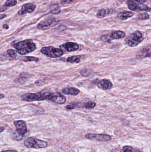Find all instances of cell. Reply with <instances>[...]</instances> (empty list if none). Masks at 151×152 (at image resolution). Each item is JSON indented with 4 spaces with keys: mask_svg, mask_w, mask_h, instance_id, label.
<instances>
[{
    "mask_svg": "<svg viewBox=\"0 0 151 152\" xmlns=\"http://www.w3.org/2000/svg\"><path fill=\"white\" fill-rule=\"evenodd\" d=\"M80 56H73L71 57H69L67 58V61L71 64L74 63H78L80 61Z\"/></svg>",
    "mask_w": 151,
    "mask_h": 152,
    "instance_id": "18",
    "label": "cell"
},
{
    "mask_svg": "<svg viewBox=\"0 0 151 152\" xmlns=\"http://www.w3.org/2000/svg\"><path fill=\"white\" fill-rule=\"evenodd\" d=\"M4 97H5V96H4V94H0V99H1L3 98Z\"/></svg>",
    "mask_w": 151,
    "mask_h": 152,
    "instance_id": "37",
    "label": "cell"
},
{
    "mask_svg": "<svg viewBox=\"0 0 151 152\" xmlns=\"http://www.w3.org/2000/svg\"><path fill=\"white\" fill-rule=\"evenodd\" d=\"M79 45L76 43L68 42L60 46L61 49L64 50L68 52H72L78 50L79 49Z\"/></svg>",
    "mask_w": 151,
    "mask_h": 152,
    "instance_id": "10",
    "label": "cell"
},
{
    "mask_svg": "<svg viewBox=\"0 0 151 152\" xmlns=\"http://www.w3.org/2000/svg\"><path fill=\"white\" fill-rule=\"evenodd\" d=\"M126 34L124 32L121 30L114 31L111 33L109 35L111 40H117V39H122L125 37Z\"/></svg>",
    "mask_w": 151,
    "mask_h": 152,
    "instance_id": "16",
    "label": "cell"
},
{
    "mask_svg": "<svg viewBox=\"0 0 151 152\" xmlns=\"http://www.w3.org/2000/svg\"><path fill=\"white\" fill-rule=\"evenodd\" d=\"M62 92L65 95L76 96L80 92V90L77 88L74 87H68L65 88L62 90Z\"/></svg>",
    "mask_w": 151,
    "mask_h": 152,
    "instance_id": "15",
    "label": "cell"
},
{
    "mask_svg": "<svg viewBox=\"0 0 151 152\" xmlns=\"http://www.w3.org/2000/svg\"><path fill=\"white\" fill-rule=\"evenodd\" d=\"M7 8L8 7H7L6 6H5L4 5H2V6L0 7V12H4V11L6 10Z\"/></svg>",
    "mask_w": 151,
    "mask_h": 152,
    "instance_id": "30",
    "label": "cell"
},
{
    "mask_svg": "<svg viewBox=\"0 0 151 152\" xmlns=\"http://www.w3.org/2000/svg\"><path fill=\"white\" fill-rule=\"evenodd\" d=\"M85 137L88 139L97 140L98 141L106 142L111 140V136L106 134H92L89 133L85 135Z\"/></svg>",
    "mask_w": 151,
    "mask_h": 152,
    "instance_id": "7",
    "label": "cell"
},
{
    "mask_svg": "<svg viewBox=\"0 0 151 152\" xmlns=\"http://www.w3.org/2000/svg\"><path fill=\"white\" fill-rule=\"evenodd\" d=\"M3 28H5V29H8L9 28V26L8 25H7V24H4V25H3Z\"/></svg>",
    "mask_w": 151,
    "mask_h": 152,
    "instance_id": "35",
    "label": "cell"
},
{
    "mask_svg": "<svg viewBox=\"0 0 151 152\" xmlns=\"http://www.w3.org/2000/svg\"><path fill=\"white\" fill-rule=\"evenodd\" d=\"M41 52L47 57L53 58L60 57L63 54V50L53 46L43 47L41 49Z\"/></svg>",
    "mask_w": 151,
    "mask_h": 152,
    "instance_id": "5",
    "label": "cell"
},
{
    "mask_svg": "<svg viewBox=\"0 0 151 152\" xmlns=\"http://www.w3.org/2000/svg\"><path fill=\"white\" fill-rule=\"evenodd\" d=\"M53 92L47 90H42L37 93H28L24 94L21 97L23 101L32 102V101H41V100H50Z\"/></svg>",
    "mask_w": 151,
    "mask_h": 152,
    "instance_id": "1",
    "label": "cell"
},
{
    "mask_svg": "<svg viewBox=\"0 0 151 152\" xmlns=\"http://www.w3.org/2000/svg\"><path fill=\"white\" fill-rule=\"evenodd\" d=\"M24 145L28 148H45L48 145L47 141L41 140L34 137H30L26 139L24 142Z\"/></svg>",
    "mask_w": 151,
    "mask_h": 152,
    "instance_id": "3",
    "label": "cell"
},
{
    "mask_svg": "<svg viewBox=\"0 0 151 152\" xmlns=\"http://www.w3.org/2000/svg\"><path fill=\"white\" fill-rule=\"evenodd\" d=\"M20 59L25 62H29V61L38 62L39 60L38 58L34 57H30V56H24V57H20Z\"/></svg>",
    "mask_w": 151,
    "mask_h": 152,
    "instance_id": "19",
    "label": "cell"
},
{
    "mask_svg": "<svg viewBox=\"0 0 151 152\" xmlns=\"http://www.w3.org/2000/svg\"><path fill=\"white\" fill-rule=\"evenodd\" d=\"M13 47L17 52L21 55H25L34 51L36 49V45L32 39H26L14 44Z\"/></svg>",
    "mask_w": 151,
    "mask_h": 152,
    "instance_id": "2",
    "label": "cell"
},
{
    "mask_svg": "<svg viewBox=\"0 0 151 152\" xmlns=\"http://www.w3.org/2000/svg\"><path fill=\"white\" fill-rule=\"evenodd\" d=\"M17 0H7L4 5L7 7H13L17 4Z\"/></svg>",
    "mask_w": 151,
    "mask_h": 152,
    "instance_id": "25",
    "label": "cell"
},
{
    "mask_svg": "<svg viewBox=\"0 0 151 152\" xmlns=\"http://www.w3.org/2000/svg\"><path fill=\"white\" fill-rule=\"evenodd\" d=\"M7 16L6 14H0V20H2L5 18Z\"/></svg>",
    "mask_w": 151,
    "mask_h": 152,
    "instance_id": "33",
    "label": "cell"
},
{
    "mask_svg": "<svg viewBox=\"0 0 151 152\" xmlns=\"http://www.w3.org/2000/svg\"><path fill=\"white\" fill-rule=\"evenodd\" d=\"M60 12L61 9L60 6H55L50 11V13L53 15H58Z\"/></svg>",
    "mask_w": 151,
    "mask_h": 152,
    "instance_id": "27",
    "label": "cell"
},
{
    "mask_svg": "<svg viewBox=\"0 0 151 152\" xmlns=\"http://www.w3.org/2000/svg\"><path fill=\"white\" fill-rule=\"evenodd\" d=\"M50 100L56 104L61 105L65 103L66 98L60 92H53Z\"/></svg>",
    "mask_w": 151,
    "mask_h": 152,
    "instance_id": "12",
    "label": "cell"
},
{
    "mask_svg": "<svg viewBox=\"0 0 151 152\" xmlns=\"http://www.w3.org/2000/svg\"><path fill=\"white\" fill-rule=\"evenodd\" d=\"M80 73L83 76L88 77V76H90L91 75V74L93 72L91 69L85 68V69L81 70L80 71Z\"/></svg>",
    "mask_w": 151,
    "mask_h": 152,
    "instance_id": "21",
    "label": "cell"
},
{
    "mask_svg": "<svg viewBox=\"0 0 151 152\" xmlns=\"http://www.w3.org/2000/svg\"><path fill=\"white\" fill-rule=\"evenodd\" d=\"M151 8L150 7L147 6L146 4H139L138 7L137 11H145L146 12H150L151 11Z\"/></svg>",
    "mask_w": 151,
    "mask_h": 152,
    "instance_id": "22",
    "label": "cell"
},
{
    "mask_svg": "<svg viewBox=\"0 0 151 152\" xmlns=\"http://www.w3.org/2000/svg\"><path fill=\"white\" fill-rule=\"evenodd\" d=\"M96 84L99 89L104 90L110 89L113 86L112 83L107 79H102L99 81Z\"/></svg>",
    "mask_w": 151,
    "mask_h": 152,
    "instance_id": "13",
    "label": "cell"
},
{
    "mask_svg": "<svg viewBox=\"0 0 151 152\" xmlns=\"http://www.w3.org/2000/svg\"><path fill=\"white\" fill-rule=\"evenodd\" d=\"M144 40L142 33L139 31H136L130 34L125 39V42L130 47L137 46Z\"/></svg>",
    "mask_w": 151,
    "mask_h": 152,
    "instance_id": "4",
    "label": "cell"
},
{
    "mask_svg": "<svg viewBox=\"0 0 151 152\" xmlns=\"http://www.w3.org/2000/svg\"><path fill=\"white\" fill-rule=\"evenodd\" d=\"M14 124L16 128L17 133L20 136H24L27 133V125L24 121L22 120L14 121Z\"/></svg>",
    "mask_w": 151,
    "mask_h": 152,
    "instance_id": "8",
    "label": "cell"
},
{
    "mask_svg": "<svg viewBox=\"0 0 151 152\" xmlns=\"http://www.w3.org/2000/svg\"><path fill=\"white\" fill-rule=\"evenodd\" d=\"M56 19L52 16H49L45 20L40 21L37 25V29L39 30H46L49 29L52 25L55 22Z\"/></svg>",
    "mask_w": 151,
    "mask_h": 152,
    "instance_id": "6",
    "label": "cell"
},
{
    "mask_svg": "<svg viewBox=\"0 0 151 152\" xmlns=\"http://www.w3.org/2000/svg\"><path fill=\"white\" fill-rule=\"evenodd\" d=\"M74 1V0H62L61 1L62 3L66 4V3H70Z\"/></svg>",
    "mask_w": 151,
    "mask_h": 152,
    "instance_id": "32",
    "label": "cell"
},
{
    "mask_svg": "<svg viewBox=\"0 0 151 152\" xmlns=\"http://www.w3.org/2000/svg\"><path fill=\"white\" fill-rule=\"evenodd\" d=\"M5 130V128L3 127H0V133L3 132Z\"/></svg>",
    "mask_w": 151,
    "mask_h": 152,
    "instance_id": "36",
    "label": "cell"
},
{
    "mask_svg": "<svg viewBox=\"0 0 151 152\" xmlns=\"http://www.w3.org/2000/svg\"><path fill=\"white\" fill-rule=\"evenodd\" d=\"M134 13L131 11H123L119 12L117 15V17L122 20H125L129 18L132 17Z\"/></svg>",
    "mask_w": 151,
    "mask_h": 152,
    "instance_id": "17",
    "label": "cell"
},
{
    "mask_svg": "<svg viewBox=\"0 0 151 152\" xmlns=\"http://www.w3.org/2000/svg\"><path fill=\"white\" fill-rule=\"evenodd\" d=\"M100 39L103 41L108 42H110L112 41L109 35L107 34H104L101 36Z\"/></svg>",
    "mask_w": 151,
    "mask_h": 152,
    "instance_id": "28",
    "label": "cell"
},
{
    "mask_svg": "<svg viewBox=\"0 0 151 152\" xmlns=\"http://www.w3.org/2000/svg\"><path fill=\"white\" fill-rule=\"evenodd\" d=\"M116 12L115 9H104L99 10L96 14L97 17L102 18L104 17L106 15L108 14H114Z\"/></svg>",
    "mask_w": 151,
    "mask_h": 152,
    "instance_id": "14",
    "label": "cell"
},
{
    "mask_svg": "<svg viewBox=\"0 0 151 152\" xmlns=\"http://www.w3.org/2000/svg\"><path fill=\"white\" fill-rule=\"evenodd\" d=\"M66 108L68 110H71L75 108V107L73 105H68L66 106Z\"/></svg>",
    "mask_w": 151,
    "mask_h": 152,
    "instance_id": "31",
    "label": "cell"
},
{
    "mask_svg": "<svg viewBox=\"0 0 151 152\" xmlns=\"http://www.w3.org/2000/svg\"><path fill=\"white\" fill-rule=\"evenodd\" d=\"M0 76H1V73H0Z\"/></svg>",
    "mask_w": 151,
    "mask_h": 152,
    "instance_id": "38",
    "label": "cell"
},
{
    "mask_svg": "<svg viewBox=\"0 0 151 152\" xmlns=\"http://www.w3.org/2000/svg\"><path fill=\"white\" fill-rule=\"evenodd\" d=\"M122 151L123 152H140L139 150L134 149L129 146H124L122 148Z\"/></svg>",
    "mask_w": 151,
    "mask_h": 152,
    "instance_id": "24",
    "label": "cell"
},
{
    "mask_svg": "<svg viewBox=\"0 0 151 152\" xmlns=\"http://www.w3.org/2000/svg\"><path fill=\"white\" fill-rule=\"evenodd\" d=\"M151 57V47L150 45L142 48L136 55L138 59H141L146 57Z\"/></svg>",
    "mask_w": 151,
    "mask_h": 152,
    "instance_id": "11",
    "label": "cell"
},
{
    "mask_svg": "<svg viewBox=\"0 0 151 152\" xmlns=\"http://www.w3.org/2000/svg\"><path fill=\"white\" fill-rule=\"evenodd\" d=\"M137 4H143L144 3L146 2L147 0H134Z\"/></svg>",
    "mask_w": 151,
    "mask_h": 152,
    "instance_id": "29",
    "label": "cell"
},
{
    "mask_svg": "<svg viewBox=\"0 0 151 152\" xmlns=\"http://www.w3.org/2000/svg\"><path fill=\"white\" fill-rule=\"evenodd\" d=\"M96 105V103L94 101H89L84 105V107L86 109H91L95 107Z\"/></svg>",
    "mask_w": 151,
    "mask_h": 152,
    "instance_id": "23",
    "label": "cell"
},
{
    "mask_svg": "<svg viewBox=\"0 0 151 152\" xmlns=\"http://www.w3.org/2000/svg\"><path fill=\"white\" fill-rule=\"evenodd\" d=\"M138 17V19L140 20H147L150 17V15L147 12H144L139 14Z\"/></svg>",
    "mask_w": 151,
    "mask_h": 152,
    "instance_id": "26",
    "label": "cell"
},
{
    "mask_svg": "<svg viewBox=\"0 0 151 152\" xmlns=\"http://www.w3.org/2000/svg\"><path fill=\"white\" fill-rule=\"evenodd\" d=\"M36 8V5L30 3H28L22 6V8L18 12L17 14L21 16L27 13H31L34 11Z\"/></svg>",
    "mask_w": 151,
    "mask_h": 152,
    "instance_id": "9",
    "label": "cell"
},
{
    "mask_svg": "<svg viewBox=\"0 0 151 152\" xmlns=\"http://www.w3.org/2000/svg\"><path fill=\"white\" fill-rule=\"evenodd\" d=\"M1 152H18L16 150H4V151H1Z\"/></svg>",
    "mask_w": 151,
    "mask_h": 152,
    "instance_id": "34",
    "label": "cell"
},
{
    "mask_svg": "<svg viewBox=\"0 0 151 152\" xmlns=\"http://www.w3.org/2000/svg\"><path fill=\"white\" fill-rule=\"evenodd\" d=\"M16 50L13 49H9L7 51V53L8 58H10V59L13 60L17 56Z\"/></svg>",
    "mask_w": 151,
    "mask_h": 152,
    "instance_id": "20",
    "label": "cell"
}]
</instances>
